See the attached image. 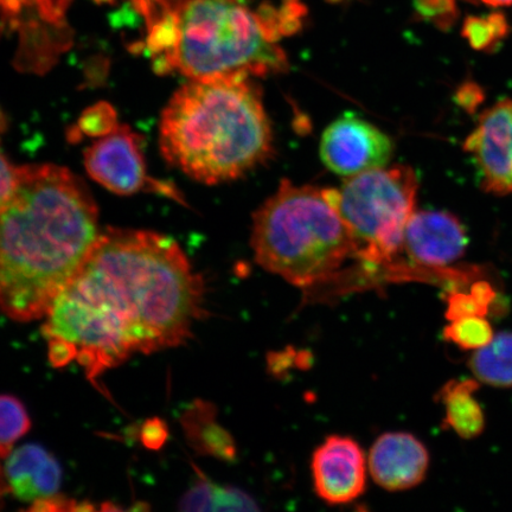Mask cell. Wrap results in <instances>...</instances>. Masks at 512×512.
Wrapping results in <instances>:
<instances>
[{"label": "cell", "instance_id": "obj_14", "mask_svg": "<svg viewBox=\"0 0 512 512\" xmlns=\"http://www.w3.org/2000/svg\"><path fill=\"white\" fill-rule=\"evenodd\" d=\"M5 477L17 498L38 503L56 496L62 471L56 459L43 447L24 445L9 454Z\"/></svg>", "mask_w": 512, "mask_h": 512}, {"label": "cell", "instance_id": "obj_24", "mask_svg": "<svg viewBox=\"0 0 512 512\" xmlns=\"http://www.w3.org/2000/svg\"><path fill=\"white\" fill-rule=\"evenodd\" d=\"M482 2L490 6H508L512 4V0H482Z\"/></svg>", "mask_w": 512, "mask_h": 512}, {"label": "cell", "instance_id": "obj_15", "mask_svg": "<svg viewBox=\"0 0 512 512\" xmlns=\"http://www.w3.org/2000/svg\"><path fill=\"white\" fill-rule=\"evenodd\" d=\"M478 389L477 380H453L437 396L445 407L444 426L460 438L475 439L485 430V414L475 398Z\"/></svg>", "mask_w": 512, "mask_h": 512}, {"label": "cell", "instance_id": "obj_22", "mask_svg": "<svg viewBox=\"0 0 512 512\" xmlns=\"http://www.w3.org/2000/svg\"><path fill=\"white\" fill-rule=\"evenodd\" d=\"M118 124L111 106L105 104L96 105L89 108V110L82 115L78 126H76L75 137L87 136L99 138L111 132Z\"/></svg>", "mask_w": 512, "mask_h": 512}, {"label": "cell", "instance_id": "obj_16", "mask_svg": "<svg viewBox=\"0 0 512 512\" xmlns=\"http://www.w3.org/2000/svg\"><path fill=\"white\" fill-rule=\"evenodd\" d=\"M184 427L198 452L207 456L235 462L238 447L235 441L216 420V409L210 403L198 401L184 415Z\"/></svg>", "mask_w": 512, "mask_h": 512}, {"label": "cell", "instance_id": "obj_25", "mask_svg": "<svg viewBox=\"0 0 512 512\" xmlns=\"http://www.w3.org/2000/svg\"><path fill=\"white\" fill-rule=\"evenodd\" d=\"M6 127H8V119H6L2 108H0V136L6 131Z\"/></svg>", "mask_w": 512, "mask_h": 512}, {"label": "cell", "instance_id": "obj_8", "mask_svg": "<svg viewBox=\"0 0 512 512\" xmlns=\"http://www.w3.org/2000/svg\"><path fill=\"white\" fill-rule=\"evenodd\" d=\"M85 166L94 181L114 194L134 195L147 190L179 200L170 184L147 174L143 138L130 126L118 124L96 138L86 150Z\"/></svg>", "mask_w": 512, "mask_h": 512}, {"label": "cell", "instance_id": "obj_1", "mask_svg": "<svg viewBox=\"0 0 512 512\" xmlns=\"http://www.w3.org/2000/svg\"><path fill=\"white\" fill-rule=\"evenodd\" d=\"M204 297L175 240L107 229L46 316L50 361L78 362L92 380L134 355L179 347L204 315Z\"/></svg>", "mask_w": 512, "mask_h": 512}, {"label": "cell", "instance_id": "obj_11", "mask_svg": "<svg viewBox=\"0 0 512 512\" xmlns=\"http://www.w3.org/2000/svg\"><path fill=\"white\" fill-rule=\"evenodd\" d=\"M311 470L316 494L325 503L348 504L366 491V456L352 438L331 435L313 453Z\"/></svg>", "mask_w": 512, "mask_h": 512}, {"label": "cell", "instance_id": "obj_10", "mask_svg": "<svg viewBox=\"0 0 512 512\" xmlns=\"http://www.w3.org/2000/svg\"><path fill=\"white\" fill-rule=\"evenodd\" d=\"M485 191L512 194V100H502L479 118L465 142Z\"/></svg>", "mask_w": 512, "mask_h": 512}, {"label": "cell", "instance_id": "obj_9", "mask_svg": "<svg viewBox=\"0 0 512 512\" xmlns=\"http://www.w3.org/2000/svg\"><path fill=\"white\" fill-rule=\"evenodd\" d=\"M392 139L369 121L344 114L330 124L320 142V157L330 171L343 177L388 166Z\"/></svg>", "mask_w": 512, "mask_h": 512}, {"label": "cell", "instance_id": "obj_7", "mask_svg": "<svg viewBox=\"0 0 512 512\" xmlns=\"http://www.w3.org/2000/svg\"><path fill=\"white\" fill-rule=\"evenodd\" d=\"M73 0H0V30L16 34L22 67L44 69L72 41L67 11Z\"/></svg>", "mask_w": 512, "mask_h": 512}, {"label": "cell", "instance_id": "obj_17", "mask_svg": "<svg viewBox=\"0 0 512 512\" xmlns=\"http://www.w3.org/2000/svg\"><path fill=\"white\" fill-rule=\"evenodd\" d=\"M187 511H256L255 499L233 486H221L203 475L191 486L181 501Z\"/></svg>", "mask_w": 512, "mask_h": 512}, {"label": "cell", "instance_id": "obj_4", "mask_svg": "<svg viewBox=\"0 0 512 512\" xmlns=\"http://www.w3.org/2000/svg\"><path fill=\"white\" fill-rule=\"evenodd\" d=\"M160 149L195 181H234L266 162L273 130L261 89L247 76L190 80L166 105Z\"/></svg>", "mask_w": 512, "mask_h": 512}, {"label": "cell", "instance_id": "obj_19", "mask_svg": "<svg viewBox=\"0 0 512 512\" xmlns=\"http://www.w3.org/2000/svg\"><path fill=\"white\" fill-rule=\"evenodd\" d=\"M496 297L494 286L485 280L473 281L469 291L453 288L446 296L445 317L448 322L466 317H486Z\"/></svg>", "mask_w": 512, "mask_h": 512}, {"label": "cell", "instance_id": "obj_20", "mask_svg": "<svg viewBox=\"0 0 512 512\" xmlns=\"http://www.w3.org/2000/svg\"><path fill=\"white\" fill-rule=\"evenodd\" d=\"M29 430L30 418L23 403L14 396L0 395V457H8Z\"/></svg>", "mask_w": 512, "mask_h": 512}, {"label": "cell", "instance_id": "obj_12", "mask_svg": "<svg viewBox=\"0 0 512 512\" xmlns=\"http://www.w3.org/2000/svg\"><path fill=\"white\" fill-rule=\"evenodd\" d=\"M467 245L465 227L456 216L447 211H415L403 235L402 252L415 266L441 272L462 258Z\"/></svg>", "mask_w": 512, "mask_h": 512}, {"label": "cell", "instance_id": "obj_26", "mask_svg": "<svg viewBox=\"0 0 512 512\" xmlns=\"http://www.w3.org/2000/svg\"><path fill=\"white\" fill-rule=\"evenodd\" d=\"M0 491H2V480H0Z\"/></svg>", "mask_w": 512, "mask_h": 512}, {"label": "cell", "instance_id": "obj_13", "mask_svg": "<svg viewBox=\"0 0 512 512\" xmlns=\"http://www.w3.org/2000/svg\"><path fill=\"white\" fill-rule=\"evenodd\" d=\"M430 453L413 434L388 432L377 438L369 453L374 482L387 491L415 488L426 478Z\"/></svg>", "mask_w": 512, "mask_h": 512}, {"label": "cell", "instance_id": "obj_3", "mask_svg": "<svg viewBox=\"0 0 512 512\" xmlns=\"http://www.w3.org/2000/svg\"><path fill=\"white\" fill-rule=\"evenodd\" d=\"M143 17V46L159 73L189 80L266 76L288 68L279 42L296 16L247 0H131Z\"/></svg>", "mask_w": 512, "mask_h": 512}, {"label": "cell", "instance_id": "obj_5", "mask_svg": "<svg viewBox=\"0 0 512 512\" xmlns=\"http://www.w3.org/2000/svg\"><path fill=\"white\" fill-rule=\"evenodd\" d=\"M252 248L262 268L302 288L328 280L354 256L332 189L287 179L256 210Z\"/></svg>", "mask_w": 512, "mask_h": 512}, {"label": "cell", "instance_id": "obj_21", "mask_svg": "<svg viewBox=\"0 0 512 512\" xmlns=\"http://www.w3.org/2000/svg\"><path fill=\"white\" fill-rule=\"evenodd\" d=\"M494 329L485 317H466L451 320L444 330L447 342L459 349L476 351L485 347L494 338Z\"/></svg>", "mask_w": 512, "mask_h": 512}, {"label": "cell", "instance_id": "obj_6", "mask_svg": "<svg viewBox=\"0 0 512 512\" xmlns=\"http://www.w3.org/2000/svg\"><path fill=\"white\" fill-rule=\"evenodd\" d=\"M418 187L415 171L396 165L348 177L341 187L332 189L356 258L376 266L387 264L402 252Z\"/></svg>", "mask_w": 512, "mask_h": 512}, {"label": "cell", "instance_id": "obj_2", "mask_svg": "<svg viewBox=\"0 0 512 512\" xmlns=\"http://www.w3.org/2000/svg\"><path fill=\"white\" fill-rule=\"evenodd\" d=\"M100 233L93 197L72 172L17 168L0 206V310L16 322L46 318Z\"/></svg>", "mask_w": 512, "mask_h": 512}, {"label": "cell", "instance_id": "obj_18", "mask_svg": "<svg viewBox=\"0 0 512 512\" xmlns=\"http://www.w3.org/2000/svg\"><path fill=\"white\" fill-rule=\"evenodd\" d=\"M469 367L480 382L496 388L512 387V332H501L476 350Z\"/></svg>", "mask_w": 512, "mask_h": 512}, {"label": "cell", "instance_id": "obj_23", "mask_svg": "<svg viewBox=\"0 0 512 512\" xmlns=\"http://www.w3.org/2000/svg\"><path fill=\"white\" fill-rule=\"evenodd\" d=\"M17 168L9 163L2 150H0V206L8 200L15 188Z\"/></svg>", "mask_w": 512, "mask_h": 512}]
</instances>
